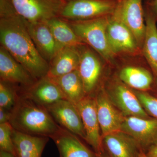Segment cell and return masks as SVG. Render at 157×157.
Returning a JSON list of instances; mask_svg holds the SVG:
<instances>
[{"label":"cell","mask_w":157,"mask_h":157,"mask_svg":"<svg viewBox=\"0 0 157 157\" xmlns=\"http://www.w3.org/2000/svg\"><path fill=\"white\" fill-rule=\"evenodd\" d=\"M0 41L36 79L47 75L49 63L39 53L25 20L17 13L10 0H0Z\"/></svg>","instance_id":"obj_1"},{"label":"cell","mask_w":157,"mask_h":157,"mask_svg":"<svg viewBox=\"0 0 157 157\" xmlns=\"http://www.w3.org/2000/svg\"><path fill=\"white\" fill-rule=\"evenodd\" d=\"M9 123L18 132L49 138L60 128L45 107L21 95L19 92Z\"/></svg>","instance_id":"obj_2"},{"label":"cell","mask_w":157,"mask_h":157,"mask_svg":"<svg viewBox=\"0 0 157 157\" xmlns=\"http://www.w3.org/2000/svg\"><path fill=\"white\" fill-rule=\"evenodd\" d=\"M109 15L94 19L67 21L83 43L90 46L106 60L111 61L115 54L111 50L107 39V31Z\"/></svg>","instance_id":"obj_3"},{"label":"cell","mask_w":157,"mask_h":157,"mask_svg":"<svg viewBox=\"0 0 157 157\" xmlns=\"http://www.w3.org/2000/svg\"><path fill=\"white\" fill-rule=\"evenodd\" d=\"M117 4V0H68L60 17L72 21L108 16L114 12Z\"/></svg>","instance_id":"obj_4"},{"label":"cell","mask_w":157,"mask_h":157,"mask_svg":"<svg viewBox=\"0 0 157 157\" xmlns=\"http://www.w3.org/2000/svg\"><path fill=\"white\" fill-rule=\"evenodd\" d=\"M20 15L30 22H45L60 17L64 0H10Z\"/></svg>","instance_id":"obj_5"},{"label":"cell","mask_w":157,"mask_h":157,"mask_svg":"<svg viewBox=\"0 0 157 157\" xmlns=\"http://www.w3.org/2000/svg\"><path fill=\"white\" fill-rule=\"evenodd\" d=\"M84 127L85 140L94 149L96 154L104 152L103 138L95 98L86 96L76 104Z\"/></svg>","instance_id":"obj_6"},{"label":"cell","mask_w":157,"mask_h":157,"mask_svg":"<svg viewBox=\"0 0 157 157\" xmlns=\"http://www.w3.org/2000/svg\"><path fill=\"white\" fill-rule=\"evenodd\" d=\"M142 2V0H125L118 3L113 12L131 31L139 46L143 45L146 30Z\"/></svg>","instance_id":"obj_7"},{"label":"cell","mask_w":157,"mask_h":157,"mask_svg":"<svg viewBox=\"0 0 157 157\" xmlns=\"http://www.w3.org/2000/svg\"><path fill=\"white\" fill-rule=\"evenodd\" d=\"M45 107L59 125L85 140L81 116L75 104L63 99Z\"/></svg>","instance_id":"obj_8"},{"label":"cell","mask_w":157,"mask_h":157,"mask_svg":"<svg viewBox=\"0 0 157 157\" xmlns=\"http://www.w3.org/2000/svg\"><path fill=\"white\" fill-rule=\"evenodd\" d=\"M107 32L109 46L114 54H134L138 51L139 46L133 34L113 13L109 16Z\"/></svg>","instance_id":"obj_9"},{"label":"cell","mask_w":157,"mask_h":157,"mask_svg":"<svg viewBox=\"0 0 157 157\" xmlns=\"http://www.w3.org/2000/svg\"><path fill=\"white\" fill-rule=\"evenodd\" d=\"M19 94L44 107L67 99L58 85L47 76L38 79L29 87L20 86Z\"/></svg>","instance_id":"obj_10"},{"label":"cell","mask_w":157,"mask_h":157,"mask_svg":"<svg viewBox=\"0 0 157 157\" xmlns=\"http://www.w3.org/2000/svg\"><path fill=\"white\" fill-rule=\"evenodd\" d=\"M1 80L27 87L37 81L29 72L3 46H0Z\"/></svg>","instance_id":"obj_11"},{"label":"cell","mask_w":157,"mask_h":157,"mask_svg":"<svg viewBox=\"0 0 157 157\" xmlns=\"http://www.w3.org/2000/svg\"><path fill=\"white\" fill-rule=\"evenodd\" d=\"M121 131L133 137L139 145L152 146L157 143V120L136 117H125Z\"/></svg>","instance_id":"obj_12"},{"label":"cell","mask_w":157,"mask_h":157,"mask_svg":"<svg viewBox=\"0 0 157 157\" xmlns=\"http://www.w3.org/2000/svg\"><path fill=\"white\" fill-rule=\"evenodd\" d=\"M94 98L102 138L108 134L121 131L125 117L116 109L104 91L98 92Z\"/></svg>","instance_id":"obj_13"},{"label":"cell","mask_w":157,"mask_h":157,"mask_svg":"<svg viewBox=\"0 0 157 157\" xmlns=\"http://www.w3.org/2000/svg\"><path fill=\"white\" fill-rule=\"evenodd\" d=\"M26 24L39 53L45 60L50 63L61 48L58 45L47 24L43 21L30 22L26 20Z\"/></svg>","instance_id":"obj_14"},{"label":"cell","mask_w":157,"mask_h":157,"mask_svg":"<svg viewBox=\"0 0 157 157\" xmlns=\"http://www.w3.org/2000/svg\"><path fill=\"white\" fill-rule=\"evenodd\" d=\"M50 138L56 145L60 157H96V154L82 143L77 135L62 127Z\"/></svg>","instance_id":"obj_15"},{"label":"cell","mask_w":157,"mask_h":157,"mask_svg":"<svg viewBox=\"0 0 157 157\" xmlns=\"http://www.w3.org/2000/svg\"><path fill=\"white\" fill-rule=\"evenodd\" d=\"M79 52L80 62L77 70L82 80L86 96H90L99 81L102 66L98 58L89 49L86 48Z\"/></svg>","instance_id":"obj_16"},{"label":"cell","mask_w":157,"mask_h":157,"mask_svg":"<svg viewBox=\"0 0 157 157\" xmlns=\"http://www.w3.org/2000/svg\"><path fill=\"white\" fill-rule=\"evenodd\" d=\"M113 104L119 109L125 117L148 118L147 113L144 109L135 93L126 86L118 84L110 95Z\"/></svg>","instance_id":"obj_17"},{"label":"cell","mask_w":157,"mask_h":157,"mask_svg":"<svg viewBox=\"0 0 157 157\" xmlns=\"http://www.w3.org/2000/svg\"><path fill=\"white\" fill-rule=\"evenodd\" d=\"M103 143L111 157H137L138 144L122 131H117L103 137Z\"/></svg>","instance_id":"obj_18"},{"label":"cell","mask_w":157,"mask_h":157,"mask_svg":"<svg viewBox=\"0 0 157 157\" xmlns=\"http://www.w3.org/2000/svg\"><path fill=\"white\" fill-rule=\"evenodd\" d=\"M15 157H41L49 137L24 134L13 129Z\"/></svg>","instance_id":"obj_19"},{"label":"cell","mask_w":157,"mask_h":157,"mask_svg":"<svg viewBox=\"0 0 157 157\" xmlns=\"http://www.w3.org/2000/svg\"><path fill=\"white\" fill-rule=\"evenodd\" d=\"M80 54L78 48L65 47L62 48L49 64L46 76L54 78L77 70Z\"/></svg>","instance_id":"obj_20"},{"label":"cell","mask_w":157,"mask_h":157,"mask_svg":"<svg viewBox=\"0 0 157 157\" xmlns=\"http://www.w3.org/2000/svg\"><path fill=\"white\" fill-rule=\"evenodd\" d=\"M45 22L61 48L65 47L79 48L85 45L67 21L61 17H55Z\"/></svg>","instance_id":"obj_21"},{"label":"cell","mask_w":157,"mask_h":157,"mask_svg":"<svg viewBox=\"0 0 157 157\" xmlns=\"http://www.w3.org/2000/svg\"><path fill=\"white\" fill-rule=\"evenodd\" d=\"M52 78L58 85L67 100L75 105L86 96L78 70Z\"/></svg>","instance_id":"obj_22"},{"label":"cell","mask_w":157,"mask_h":157,"mask_svg":"<svg viewBox=\"0 0 157 157\" xmlns=\"http://www.w3.org/2000/svg\"><path fill=\"white\" fill-rule=\"evenodd\" d=\"M155 19L147 10L146 30L143 43V53L153 72L157 78V28Z\"/></svg>","instance_id":"obj_23"},{"label":"cell","mask_w":157,"mask_h":157,"mask_svg":"<svg viewBox=\"0 0 157 157\" xmlns=\"http://www.w3.org/2000/svg\"><path fill=\"white\" fill-rule=\"evenodd\" d=\"M120 78L124 83L139 90H146L151 87L154 82L151 73L144 68L127 67L121 70Z\"/></svg>","instance_id":"obj_24"},{"label":"cell","mask_w":157,"mask_h":157,"mask_svg":"<svg viewBox=\"0 0 157 157\" xmlns=\"http://www.w3.org/2000/svg\"><path fill=\"white\" fill-rule=\"evenodd\" d=\"M20 86L18 85L0 81V107L12 110L16 104Z\"/></svg>","instance_id":"obj_25"},{"label":"cell","mask_w":157,"mask_h":157,"mask_svg":"<svg viewBox=\"0 0 157 157\" xmlns=\"http://www.w3.org/2000/svg\"><path fill=\"white\" fill-rule=\"evenodd\" d=\"M13 129L9 122L0 124V151L9 153L15 156L12 138Z\"/></svg>","instance_id":"obj_26"},{"label":"cell","mask_w":157,"mask_h":157,"mask_svg":"<svg viewBox=\"0 0 157 157\" xmlns=\"http://www.w3.org/2000/svg\"><path fill=\"white\" fill-rule=\"evenodd\" d=\"M135 94L146 112L157 120V98L143 91Z\"/></svg>","instance_id":"obj_27"},{"label":"cell","mask_w":157,"mask_h":157,"mask_svg":"<svg viewBox=\"0 0 157 157\" xmlns=\"http://www.w3.org/2000/svg\"><path fill=\"white\" fill-rule=\"evenodd\" d=\"M11 116V111L0 107V124L9 122Z\"/></svg>","instance_id":"obj_28"},{"label":"cell","mask_w":157,"mask_h":157,"mask_svg":"<svg viewBox=\"0 0 157 157\" xmlns=\"http://www.w3.org/2000/svg\"><path fill=\"white\" fill-rule=\"evenodd\" d=\"M147 10L150 12L157 21V0H152L148 2Z\"/></svg>","instance_id":"obj_29"},{"label":"cell","mask_w":157,"mask_h":157,"mask_svg":"<svg viewBox=\"0 0 157 157\" xmlns=\"http://www.w3.org/2000/svg\"><path fill=\"white\" fill-rule=\"evenodd\" d=\"M147 155L148 157H157V143L151 146Z\"/></svg>","instance_id":"obj_30"},{"label":"cell","mask_w":157,"mask_h":157,"mask_svg":"<svg viewBox=\"0 0 157 157\" xmlns=\"http://www.w3.org/2000/svg\"><path fill=\"white\" fill-rule=\"evenodd\" d=\"M0 157H15L14 155L9 153L0 151Z\"/></svg>","instance_id":"obj_31"},{"label":"cell","mask_w":157,"mask_h":157,"mask_svg":"<svg viewBox=\"0 0 157 157\" xmlns=\"http://www.w3.org/2000/svg\"><path fill=\"white\" fill-rule=\"evenodd\" d=\"M148 157L147 154H145L143 151H140L139 152L138 154V157Z\"/></svg>","instance_id":"obj_32"},{"label":"cell","mask_w":157,"mask_h":157,"mask_svg":"<svg viewBox=\"0 0 157 157\" xmlns=\"http://www.w3.org/2000/svg\"><path fill=\"white\" fill-rule=\"evenodd\" d=\"M96 157H109L107 156V155L105 154V153H104V151L103 152L101 153L100 154H96Z\"/></svg>","instance_id":"obj_33"},{"label":"cell","mask_w":157,"mask_h":157,"mask_svg":"<svg viewBox=\"0 0 157 157\" xmlns=\"http://www.w3.org/2000/svg\"><path fill=\"white\" fill-rule=\"evenodd\" d=\"M125 0H117V1L118 3H121V2H124V1Z\"/></svg>","instance_id":"obj_34"},{"label":"cell","mask_w":157,"mask_h":157,"mask_svg":"<svg viewBox=\"0 0 157 157\" xmlns=\"http://www.w3.org/2000/svg\"><path fill=\"white\" fill-rule=\"evenodd\" d=\"M147 1H148V2H151V1L152 0H147Z\"/></svg>","instance_id":"obj_35"},{"label":"cell","mask_w":157,"mask_h":157,"mask_svg":"<svg viewBox=\"0 0 157 157\" xmlns=\"http://www.w3.org/2000/svg\"><path fill=\"white\" fill-rule=\"evenodd\" d=\"M64 1H66V2H67V1H68V0H64Z\"/></svg>","instance_id":"obj_36"},{"label":"cell","mask_w":157,"mask_h":157,"mask_svg":"<svg viewBox=\"0 0 157 157\" xmlns=\"http://www.w3.org/2000/svg\"><path fill=\"white\" fill-rule=\"evenodd\" d=\"M156 82H157V79H156Z\"/></svg>","instance_id":"obj_37"}]
</instances>
